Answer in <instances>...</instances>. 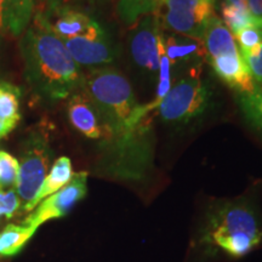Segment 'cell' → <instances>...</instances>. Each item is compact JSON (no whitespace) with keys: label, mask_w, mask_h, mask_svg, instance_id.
Masks as SVG:
<instances>
[{"label":"cell","mask_w":262,"mask_h":262,"mask_svg":"<svg viewBox=\"0 0 262 262\" xmlns=\"http://www.w3.org/2000/svg\"><path fill=\"white\" fill-rule=\"evenodd\" d=\"M25 77L35 94L48 101L70 98L84 84V74L63 41L35 10L19 42Z\"/></svg>","instance_id":"6da1fadb"},{"label":"cell","mask_w":262,"mask_h":262,"mask_svg":"<svg viewBox=\"0 0 262 262\" xmlns=\"http://www.w3.org/2000/svg\"><path fill=\"white\" fill-rule=\"evenodd\" d=\"M81 89L89 95L116 135L113 143H116L119 153L114 166L118 175L122 176L125 169L124 152H127L131 162L139 169L130 152L133 149L131 142L135 139V134L139 133L141 125H143V122L140 116L141 104L137 103L127 78L122 72L112 67L93 68L84 74Z\"/></svg>","instance_id":"7a4b0ae2"},{"label":"cell","mask_w":262,"mask_h":262,"mask_svg":"<svg viewBox=\"0 0 262 262\" xmlns=\"http://www.w3.org/2000/svg\"><path fill=\"white\" fill-rule=\"evenodd\" d=\"M262 243V227L257 212L245 201L219 205L208 216L198 244L206 254L242 258Z\"/></svg>","instance_id":"3957f363"},{"label":"cell","mask_w":262,"mask_h":262,"mask_svg":"<svg viewBox=\"0 0 262 262\" xmlns=\"http://www.w3.org/2000/svg\"><path fill=\"white\" fill-rule=\"evenodd\" d=\"M202 71L193 67L187 75L173 84L160 103L159 116L166 124H187L205 112L210 91L202 79Z\"/></svg>","instance_id":"277c9868"},{"label":"cell","mask_w":262,"mask_h":262,"mask_svg":"<svg viewBox=\"0 0 262 262\" xmlns=\"http://www.w3.org/2000/svg\"><path fill=\"white\" fill-rule=\"evenodd\" d=\"M52 160V149L48 137L34 133L24 141L19 158L16 192L22 204V211L29 212L32 203L47 178Z\"/></svg>","instance_id":"5b68a950"},{"label":"cell","mask_w":262,"mask_h":262,"mask_svg":"<svg viewBox=\"0 0 262 262\" xmlns=\"http://www.w3.org/2000/svg\"><path fill=\"white\" fill-rule=\"evenodd\" d=\"M216 0H166L160 24L173 34L202 40L205 27L215 14Z\"/></svg>","instance_id":"8992f818"},{"label":"cell","mask_w":262,"mask_h":262,"mask_svg":"<svg viewBox=\"0 0 262 262\" xmlns=\"http://www.w3.org/2000/svg\"><path fill=\"white\" fill-rule=\"evenodd\" d=\"M88 193V172L74 173L63 188L40 202L34 211L24 220L25 226L38 228L45 222L64 217Z\"/></svg>","instance_id":"52a82bcc"},{"label":"cell","mask_w":262,"mask_h":262,"mask_svg":"<svg viewBox=\"0 0 262 262\" xmlns=\"http://www.w3.org/2000/svg\"><path fill=\"white\" fill-rule=\"evenodd\" d=\"M158 14L143 16L134 27L130 37L131 57L140 68L149 73L159 72L164 37Z\"/></svg>","instance_id":"ba28073f"},{"label":"cell","mask_w":262,"mask_h":262,"mask_svg":"<svg viewBox=\"0 0 262 262\" xmlns=\"http://www.w3.org/2000/svg\"><path fill=\"white\" fill-rule=\"evenodd\" d=\"M67 116L71 125L88 139L102 141L107 145L116 140L112 127L108 125L96 104L83 89L72 95L68 100Z\"/></svg>","instance_id":"9c48e42d"},{"label":"cell","mask_w":262,"mask_h":262,"mask_svg":"<svg viewBox=\"0 0 262 262\" xmlns=\"http://www.w3.org/2000/svg\"><path fill=\"white\" fill-rule=\"evenodd\" d=\"M62 41L79 67H106L116 58V51L102 26L89 34Z\"/></svg>","instance_id":"30bf717a"},{"label":"cell","mask_w":262,"mask_h":262,"mask_svg":"<svg viewBox=\"0 0 262 262\" xmlns=\"http://www.w3.org/2000/svg\"><path fill=\"white\" fill-rule=\"evenodd\" d=\"M52 32L62 39H71L89 34L100 28L97 21L73 6H54V8H39Z\"/></svg>","instance_id":"8fae6325"},{"label":"cell","mask_w":262,"mask_h":262,"mask_svg":"<svg viewBox=\"0 0 262 262\" xmlns=\"http://www.w3.org/2000/svg\"><path fill=\"white\" fill-rule=\"evenodd\" d=\"M209 62H210L215 74L231 89H233L238 94V96L250 95L256 89L253 77L249 72L247 63L242 57L241 52L209 58Z\"/></svg>","instance_id":"7c38bea8"},{"label":"cell","mask_w":262,"mask_h":262,"mask_svg":"<svg viewBox=\"0 0 262 262\" xmlns=\"http://www.w3.org/2000/svg\"><path fill=\"white\" fill-rule=\"evenodd\" d=\"M34 0H0V34L25 33L34 15Z\"/></svg>","instance_id":"4fadbf2b"},{"label":"cell","mask_w":262,"mask_h":262,"mask_svg":"<svg viewBox=\"0 0 262 262\" xmlns=\"http://www.w3.org/2000/svg\"><path fill=\"white\" fill-rule=\"evenodd\" d=\"M202 41L204 42L209 58L224 55L239 54V48L234 35L229 32L220 17L214 15L206 25Z\"/></svg>","instance_id":"5bb4252c"},{"label":"cell","mask_w":262,"mask_h":262,"mask_svg":"<svg viewBox=\"0 0 262 262\" xmlns=\"http://www.w3.org/2000/svg\"><path fill=\"white\" fill-rule=\"evenodd\" d=\"M164 49L171 66L183 62L208 60L204 42L199 39L172 34L164 38Z\"/></svg>","instance_id":"9a60e30c"},{"label":"cell","mask_w":262,"mask_h":262,"mask_svg":"<svg viewBox=\"0 0 262 262\" xmlns=\"http://www.w3.org/2000/svg\"><path fill=\"white\" fill-rule=\"evenodd\" d=\"M73 175V166H72V162L68 157H60V158L55 160L50 171L48 172L47 178L42 182L40 191L38 192L34 202L32 203L29 212L34 208H37L39 203L44 201L45 198H48L49 195L54 194V193L60 191L61 188H63L71 181Z\"/></svg>","instance_id":"2e32d148"},{"label":"cell","mask_w":262,"mask_h":262,"mask_svg":"<svg viewBox=\"0 0 262 262\" xmlns=\"http://www.w3.org/2000/svg\"><path fill=\"white\" fill-rule=\"evenodd\" d=\"M21 91L14 84L0 80V123L8 135L17 126L21 120L19 114Z\"/></svg>","instance_id":"e0dca14e"},{"label":"cell","mask_w":262,"mask_h":262,"mask_svg":"<svg viewBox=\"0 0 262 262\" xmlns=\"http://www.w3.org/2000/svg\"><path fill=\"white\" fill-rule=\"evenodd\" d=\"M38 228L10 224L0 232V255L14 256L31 241Z\"/></svg>","instance_id":"ac0fdd59"},{"label":"cell","mask_w":262,"mask_h":262,"mask_svg":"<svg viewBox=\"0 0 262 262\" xmlns=\"http://www.w3.org/2000/svg\"><path fill=\"white\" fill-rule=\"evenodd\" d=\"M18 170V160L6 150L0 149V191L16 187Z\"/></svg>","instance_id":"d6986e66"},{"label":"cell","mask_w":262,"mask_h":262,"mask_svg":"<svg viewBox=\"0 0 262 262\" xmlns=\"http://www.w3.org/2000/svg\"><path fill=\"white\" fill-rule=\"evenodd\" d=\"M242 57L247 63L257 89H262V42L248 52H242Z\"/></svg>","instance_id":"ffe728a7"},{"label":"cell","mask_w":262,"mask_h":262,"mask_svg":"<svg viewBox=\"0 0 262 262\" xmlns=\"http://www.w3.org/2000/svg\"><path fill=\"white\" fill-rule=\"evenodd\" d=\"M234 39L239 45V51L248 52L262 42V29L254 27H247L234 34Z\"/></svg>","instance_id":"44dd1931"},{"label":"cell","mask_w":262,"mask_h":262,"mask_svg":"<svg viewBox=\"0 0 262 262\" xmlns=\"http://www.w3.org/2000/svg\"><path fill=\"white\" fill-rule=\"evenodd\" d=\"M21 208V201L16 192V188H10L8 191H0V216L6 219L12 217Z\"/></svg>","instance_id":"7402d4cb"},{"label":"cell","mask_w":262,"mask_h":262,"mask_svg":"<svg viewBox=\"0 0 262 262\" xmlns=\"http://www.w3.org/2000/svg\"><path fill=\"white\" fill-rule=\"evenodd\" d=\"M241 107L244 116L247 117V119L250 122V124H253L257 130H260L262 133V112L254 110V108L249 107L247 104H241Z\"/></svg>","instance_id":"603a6c76"},{"label":"cell","mask_w":262,"mask_h":262,"mask_svg":"<svg viewBox=\"0 0 262 262\" xmlns=\"http://www.w3.org/2000/svg\"><path fill=\"white\" fill-rule=\"evenodd\" d=\"M248 8L254 17L262 19V0H248Z\"/></svg>","instance_id":"cb8c5ba5"},{"label":"cell","mask_w":262,"mask_h":262,"mask_svg":"<svg viewBox=\"0 0 262 262\" xmlns=\"http://www.w3.org/2000/svg\"><path fill=\"white\" fill-rule=\"evenodd\" d=\"M77 2V0H41V8H54V6H71V3Z\"/></svg>","instance_id":"d4e9b609"},{"label":"cell","mask_w":262,"mask_h":262,"mask_svg":"<svg viewBox=\"0 0 262 262\" xmlns=\"http://www.w3.org/2000/svg\"><path fill=\"white\" fill-rule=\"evenodd\" d=\"M224 4H233V5H247L248 0H224Z\"/></svg>","instance_id":"484cf974"},{"label":"cell","mask_w":262,"mask_h":262,"mask_svg":"<svg viewBox=\"0 0 262 262\" xmlns=\"http://www.w3.org/2000/svg\"><path fill=\"white\" fill-rule=\"evenodd\" d=\"M6 135H8V133H6V131H5L4 126H3V124L0 123V140L4 139V137H5Z\"/></svg>","instance_id":"4316f807"}]
</instances>
